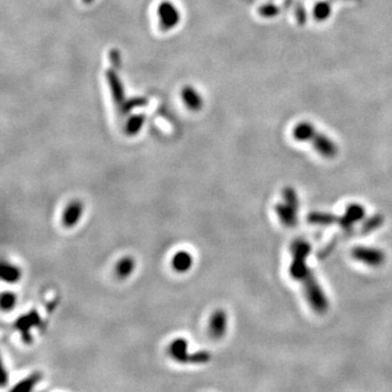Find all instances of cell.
<instances>
[{"label":"cell","mask_w":392,"mask_h":392,"mask_svg":"<svg viewBox=\"0 0 392 392\" xmlns=\"http://www.w3.org/2000/svg\"><path fill=\"white\" fill-rule=\"evenodd\" d=\"M84 214V205L81 200H72L70 202L63 213V224L66 228H74L80 223Z\"/></svg>","instance_id":"obj_1"},{"label":"cell","mask_w":392,"mask_h":392,"mask_svg":"<svg viewBox=\"0 0 392 392\" xmlns=\"http://www.w3.org/2000/svg\"><path fill=\"white\" fill-rule=\"evenodd\" d=\"M194 259L193 255L185 250L177 251L171 257L170 265L173 269V272L178 274H185L190 272L191 268L193 267Z\"/></svg>","instance_id":"obj_2"},{"label":"cell","mask_w":392,"mask_h":392,"mask_svg":"<svg viewBox=\"0 0 392 392\" xmlns=\"http://www.w3.org/2000/svg\"><path fill=\"white\" fill-rule=\"evenodd\" d=\"M228 327V317L222 310H217L209 321V334L214 339H220L224 336Z\"/></svg>","instance_id":"obj_3"},{"label":"cell","mask_w":392,"mask_h":392,"mask_svg":"<svg viewBox=\"0 0 392 392\" xmlns=\"http://www.w3.org/2000/svg\"><path fill=\"white\" fill-rule=\"evenodd\" d=\"M169 351L173 359L180 363L194 361V356H191L188 353V341L184 338L174 339L169 346Z\"/></svg>","instance_id":"obj_4"},{"label":"cell","mask_w":392,"mask_h":392,"mask_svg":"<svg viewBox=\"0 0 392 392\" xmlns=\"http://www.w3.org/2000/svg\"><path fill=\"white\" fill-rule=\"evenodd\" d=\"M136 267L135 259L132 256H123L118 260L115 267L116 276L121 279V280H126V279L130 278L133 275L134 270Z\"/></svg>","instance_id":"obj_5"},{"label":"cell","mask_w":392,"mask_h":392,"mask_svg":"<svg viewBox=\"0 0 392 392\" xmlns=\"http://www.w3.org/2000/svg\"><path fill=\"white\" fill-rule=\"evenodd\" d=\"M159 15L161 24L166 29L172 28V26L176 25V23L179 21V13L176 7H173L168 3H166L159 7Z\"/></svg>","instance_id":"obj_6"},{"label":"cell","mask_w":392,"mask_h":392,"mask_svg":"<svg viewBox=\"0 0 392 392\" xmlns=\"http://www.w3.org/2000/svg\"><path fill=\"white\" fill-rule=\"evenodd\" d=\"M353 255L356 259L364 260L365 263L372 265H378L383 259V254L376 250L368 249H355L353 251Z\"/></svg>","instance_id":"obj_7"},{"label":"cell","mask_w":392,"mask_h":392,"mask_svg":"<svg viewBox=\"0 0 392 392\" xmlns=\"http://www.w3.org/2000/svg\"><path fill=\"white\" fill-rule=\"evenodd\" d=\"M21 269L12 264L4 263L2 267V278L5 282L14 283L20 280L21 278Z\"/></svg>","instance_id":"obj_8"},{"label":"cell","mask_w":392,"mask_h":392,"mask_svg":"<svg viewBox=\"0 0 392 392\" xmlns=\"http://www.w3.org/2000/svg\"><path fill=\"white\" fill-rule=\"evenodd\" d=\"M17 302L16 295L12 292H4L2 295V308L4 312L12 311Z\"/></svg>","instance_id":"obj_9"},{"label":"cell","mask_w":392,"mask_h":392,"mask_svg":"<svg viewBox=\"0 0 392 392\" xmlns=\"http://www.w3.org/2000/svg\"><path fill=\"white\" fill-rule=\"evenodd\" d=\"M184 100L188 104V106L191 107L192 109H197L199 108V104H200V98L198 94L193 90V89H185L184 93Z\"/></svg>","instance_id":"obj_10"}]
</instances>
